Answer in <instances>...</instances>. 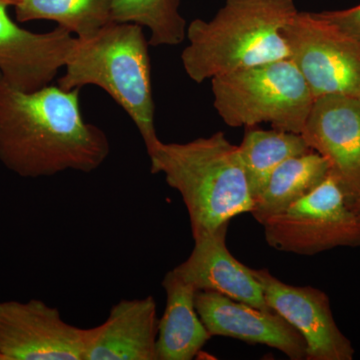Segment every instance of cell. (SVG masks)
Here are the masks:
<instances>
[{"label": "cell", "instance_id": "obj_1", "mask_svg": "<svg viewBox=\"0 0 360 360\" xmlns=\"http://www.w3.org/2000/svg\"><path fill=\"white\" fill-rule=\"evenodd\" d=\"M79 94L51 85L20 91L0 75V162L25 179L101 167L110 141L82 117Z\"/></svg>", "mask_w": 360, "mask_h": 360}, {"label": "cell", "instance_id": "obj_2", "mask_svg": "<svg viewBox=\"0 0 360 360\" xmlns=\"http://www.w3.org/2000/svg\"><path fill=\"white\" fill-rule=\"evenodd\" d=\"M298 13L293 0H225L210 20L187 26L184 70L202 84L219 75L290 58L283 30Z\"/></svg>", "mask_w": 360, "mask_h": 360}, {"label": "cell", "instance_id": "obj_3", "mask_svg": "<svg viewBox=\"0 0 360 360\" xmlns=\"http://www.w3.org/2000/svg\"><path fill=\"white\" fill-rule=\"evenodd\" d=\"M148 155L151 174L165 175L168 186L181 195L193 239L252 210L238 146L224 132L186 143L158 141Z\"/></svg>", "mask_w": 360, "mask_h": 360}, {"label": "cell", "instance_id": "obj_4", "mask_svg": "<svg viewBox=\"0 0 360 360\" xmlns=\"http://www.w3.org/2000/svg\"><path fill=\"white\" fill-rule=\"evenodd\" d=\"M148 44L142 26L112 21L89 39H75L65 75L58 79L63 90L96 85L108 92L136 125L146 150L160 141Z\"/></svg>", "mask_w": 360, "mask_h": 360}, {"label": "cell", "instance_id": "obj_5", "mask_svg": "<svg viewBox=\"0 0 360 360\" xmlns=\"http://www.w3.org/2000/svg\"><path fill=\"white\" fill-rule=\"evenodd\" d=\"M213 105L225 124L302 134L315 97L292 59L212 78Z\"/></svg>", "mask_w": 360, "mask_h": 360}, {"label": "cell", "instance_id": "obj_6", "mask_svg": "<svg viewBox=\"0 0 360 360\" xmlns=\"http://www.w3.org/2000/svg\"><path fill=\"white\" fill-rule=\"evenodd\" d=\"M262 225L266 243L283 252L314 255L340 246H360V214L331 174L311 193Z\"/></svg>", "mask_w": 360, "mask_h": 360}, {"label": "cell", "instance_id": "obj_7", "mask_svg": "<svg viewBox=\"0 0 360 360\" xmlns=\"http://www.w3.org/2000/svg\"><path fill=\"white\" fill-rule=\"evenodd\" d=\"M290 59L315 98L340 94L360 99V44L315 13H300L284 26Z\"/></svg>", "mask_w": 360, "mask_h": 360}, {"label": "cell", "instance_id": "obj_8", "mask_svg": "<svg viewBox=\"0 0 360 360\" xmlns=\"http://www.w3.org/2000/svg\"><path fill=\"white\" fill-rule=\"evenodd\" d=\"M96 328H80L39 300L0 302V354L4 360H85Z\"/></svg>", "mask_w": 360, "mask_h": 360}, {"label": "cell", "instance_id": "obj_9", "mask_svg": "<svg viewBox=\"0 0 360 360\" xmlns=\"http://www.w3.org/2000/svg\"><path fill=\"white\" fill-rule=\"evenodd\" d=\"M270 309L290 322L307 342V360H352L354 348L333 319L326 292L284 283L266 269H253Z\"/></svg>", "mask_w": 360, "mask_h": 360}, {"label": "cell", "instance_id": "obj_10", "mask_svg": "<svg viewBox=\"0 0 360 360\" xmlns=\"http://www.w3.org/2000/svg\"><path fill=\"white\" fill-rule=\"evenodd\" d=\"M312 150L324 156L350 205L360 196V99L316 97L302 132Z\"/></svg>", "mask_w": 360, "mask_h": 360}, {"label": "cell", "instance_id": "obj_11", "mask_svg": "<svg viewBox=\"0 0 360 360\" xmlns=\"http://www.w3.org/2000/svg\"><path fill=\"white\" fill-rule=\"evenodd\" d=\"M0 0V75L13 89L32 92L49 85L65 66L75 39L65 28L45 33L23 30Z\"/></svg>", "mask_w": 360, "mask_h": 360}, {"label": "cell", "instance_id": "obj_12", "mask_svg": "<svg viewBox=\"0 0 360 360\" xmlns=\"http://www.w3.org/2000/svg\"><path fill=\"white\" fill-rule=\"evenodd\" d=\"M195 309L212 336L276 348L291 360H307V342L281 314L212 291H196Z\"/></svg>", "mask_w": 360, "mask_h": 360}, {"label": "cell", "instance_id": "obj_13", "mask_svg": "<svg viewBox=\"0 0 360 360\" xmlns=\"http://www.w3.org/2000/svg\"><path fill=\"white\" fill-rule=\"evenodd\" d=\"M229 224L227 222L215 231L194 238L191 255L172 271L196 291H212L272 311L252 270L238 262L227 248Z\"/></svg>", "mask_w": 360, "mask_h": 360}, {"label": "cell", "instance_id": "obj_14", "mask_svg": "<svg viewBox=\"0 0 360 360\" xmlns=\"http://www.w3.org/2000/svg\"><path fill=\"white\" fill-rule=\"evenodd\" d=\"M158 322L153 295L120 300L96 326L85 360H158Z\"/></svg>", "mask_w": 360, "mask_h": 360}, {"label": "cell", "instance_id": "obj_15", "mask_svg": "<svg viewBox=\"0 0 360 360\" xmlns=\"http://www.w3.org/2000/svg\"><path fill=\"white\" fill-rule=\"evenodd\" d=\"M167 305L158 322V360H191L212 338L195 309L193 286L172 270L162 281Z\"/></svg>", "mask_w": 360, "mask_h": 360}, {"label": "cell", "instance_id": "obj_16", "mask_svg": "<svg viewBox=\"0 0 360 360\" xmlns=\"http://www.w3.org/2000/svg\"><path fill=\"white\" fill-rule=\"evenodd\" d=\"M329 174L328 160L316 151L288 158L270 175L264 191L253 201L251 214L264 224L314 191Z\"/></svg>", "mask_w": 360, "mask_h": 360}, {"label": "cell", "instance_id": "obj_17", "mask_svg": "<svg viewBox=\"0 0 360 360\" xmlns=\"http://www.w3.org/2000/svg\"><path fill=\"white\" fill-rule=\"evenodd\" d=\"M239 155L253 201L264 191L270 175L288 158L312 151L300 134L246 127Z\"/></svg>", "mask_w": 360, "mask_h": 360}, {"label": "cell", "instance_id": "obj_18", "mask_svg": "<svg viewBox=\"0 0 360 360\" xmlns=\"http://www.w3.org/2000/svg\"><path fill=\"white\" fill-rule=\"evenodd\" d=\"M113 0H20L15 6L20 22L56 21L79 39H89L112 22Z\"/></svg>", "mask_w": 360, "mask_h": 360}, {"label": "cell", "instance_id": "obj_19", "mask_svg": "<svg viewBox=\"0 0 360 360\" xmlns=\"http://www.w3.org/2000/svg\"><path fill=\"white\" fill-rule=\"evenodd\" d=\"M180 0H113L112 20L146 27L153 46H174L186 39V21Z\"/></svg>", "mask_w": 360, "mask_h": 360}, {"label": "cell", "instance_id": "obj_20", "mask_svg": "<svg viewBox=\"0 0 360 360\" xmlns=\"http://www.w3.org/2000/svg\"><path fill=\"white\" fill-rule=\"evenodd\" d=\"M315 14L338 32L360 44V4L345 11H323Z\"/></svg>", "mask_w": 360, "mask_h": 360}, {"label": "cell", "instance_id": "obj_21", "mask_svg": "<svg viewBox=\"0 0 360 360\" xmlns=\"http://www.w3.org/2000/svg\"><path fill=\"white\" fill-rule=\"evenodd\" d=\"M352 206L354 208L355 212L360 214V196L354 201V203H352Z\"/></svg>", "mask_w": 360, "mask_h": 360}, {"label": "cell", "instance_id": "obj_22", "mask_svg": "<svg viewBox=\"0 0 360 360\" xmlns=\"http://www.w3.org/2000/svg\"><path fill=\"white\" fill-rule=\"evenodd\" d=\"M6 1L9 2L11 6H15L16 4L20 1V0H6Z\"/></svg>", "mask_w": 360, "mask_h": 360}, {"label": "cell", "instance_id": "obj_23", "mask_svg": "<svg viewBox=\"0 0 360 360\" xmlns=\"http://www.w3.org/2000/svg\"><path fill=\"white\" fill-rule=\"evenodd\" d=\"M0 360H4V357L2 356L1 354H0Z\"/></svg>", "mask_w": 360, "mask_h": 360}]
</instances>
